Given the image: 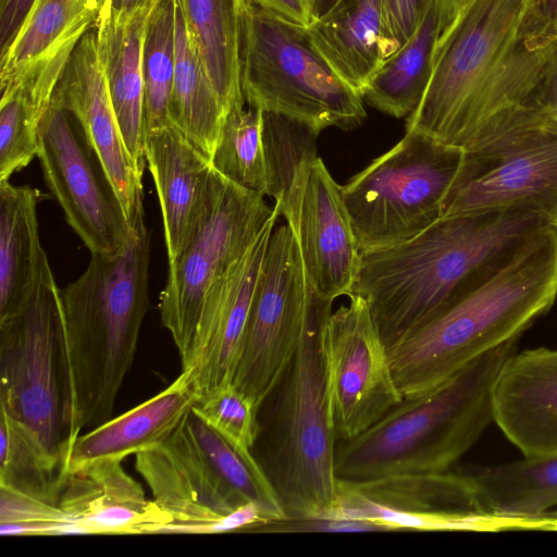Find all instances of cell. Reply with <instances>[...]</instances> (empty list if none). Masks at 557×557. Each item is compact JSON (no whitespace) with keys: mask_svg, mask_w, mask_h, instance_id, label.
Here are the masks:
<instances>
[{"mask_svg":"<svg viewBox=\"0 0 557 557\" xmlns=\"http://www.w3.org/2000/svg\"><path fill=\"white\" fill-rule=\"evenodd\" d=\"M151 10L101 8L95 24L99 60L126 148L138 171L146 168L143 45Z\"/></svg>","mask_w":557,"mask_h":557,"instance_id":"cell-21","label":"cell"},{"mask_svg":"<svg viewBox=\"0 0 557 557\" xmlns=\"http://www.w3.org/2000/svg\"><path fill=\"white\" fill-rule=\"evenodd\" d=\"M46 196L28 185L0 183V321L25 306L50 267L37 219Z\"/></svg>","mask_w":557,"mask_h":557,"instance_id":"cell-24","label":"cell"},{"mask_svg":"<svg viewBox=\"0 0 557 557\" xmlns=\"http://www.w3.org/2000/svg\"><path fill=\"white\" fill-rule=\"evenodd\" d=\"M320 299L307 277L290 226L285 223L274 227L257 278L232 382L259 408L283 377Z\"/></svg>","mask_w":557,"mask_h":557,"instance_id":"cell-12","label":"cell"},{"mask_svg":"<svg viewBox=\"0 0 557 557\" xmlns=\"http://www.w3.org/2000/svg\"><path fill=\"white\" fill-rule=\"evenodd\" d=\"M193 410L238 448L251 451L255 447L260 408L232 383L197 400Z\"/></svg>","mask_w":557,"mask_h":557,"instance_id":"cell-39","label":"cell"},{"mask_svg":"<svg viewBox=\"0 0 557 557\" xmlns=\"http://www.w3.org/2000/svg\"><path fill=\"white\" fill-rule=\"evenodd\" d=\"M255 531L261 532H385L387 529L368 520L307 518L272 521ZM388 532V531H387Z\"/></svg>","mask_w":557,"mask_h":557,"instance_id":"cell-42","label":"cell"},{"mask_svg":"<svg viewBox=\"0 0 557 557\" xmlns=\"http://www.w3.org/2000/svg\"><path fill=\"white\" fill-rule=\"evenodd\" d=\"M99 1H100V3H101V8H102L104 4H107V3H108V1H109V0H99Z\"/></svg>","mask_w":557,"mask_h":557,"instance_id":"cell-51","label":"cell"},{"mask_svg":"<svg viewBox=\"0 0 557 557\" xmlns=\"http://www.w3.org/2000/svg\"><path fill=\"white\" fill-rule=\"evenodd\" d=\"M341 0H313L314 17H321L330 12Z\"/></svg>","mask_w":557,"mask_h":557,"instance_id":"cell-48","label":"cell"},{"mask_svg":"<svg viewBox=\"0 0 557 557\" xmlns=\"http://www.w3.org/2000/svg\"><path fill=\"white\" fill-rule=\"evenodd\" d=\"M2 536L79 535L58 504L0 486Z\"/></svg>","mask_w":557,"mask_h":557,"instance_id":"cell-40","label":"cell"},{"mask_svg":"<svg viewBox=\"0 0 557 557\" xmlns=\"http://www.w3.org/2000/svg\"><path fill=\"white\" fill-rule=\"evenodd\" d=\"M33 0H0V52L11 44Z\"/></svg>","mask_w":557,"mask_h":557,"instance_id":"cell-45","label":"cell"},{"mask_svg":"<svg viewBox=\"0 0 557 557\" xmlns=\"http://www.w3.org/2000/svg\"><path fill=\"white\" fill-rule=\"evenodd\" d=\"M277 211L264 196L218 173L209 175L196 226L182 252L169 263L160 295L162 325L177 348L182 370L193 360L205 301L216 282L243 257Z\"/></svg>","mask_w":557,"mask_h":557,"instance_id":"cell-10","label":"cell"},{"mask_svg":"<svg viewBox=\"0 0 557 557\" xmlns=\"http://www.w3.org/2000/svg\"><path fill=\"white\" fill-rule=\"evenodd\" d=\"M494 417L523 456L557 453V349L517 350L506 360L494 389Z\"/></svg>","mask_w":557,"mask_h":557,"instance_id":"cell-19","label":"cell"},{"mask_svg":"<svg viewBox=\"0 0 557 557\" xmlns=\"http://www.w3.org/2000/svg\"><path fill=\"white\" fill-rule=\"evenodd\" d=\"M324 518L368 520L385 527L388 532L400 530L546 531L548 522L547 513L540 517H511L483 511L403 512L362 502L341 490H337L335 502Z\"/></svg>","mask_w":557,"mask_h":557,"instance_id":"cell-34","label":"cell"},{"mask_svg":"<svg viewBox=\"0 0 557 557\" xmlns=\"http://www.w3.org/2000/svg\"><path fill=\"white\" fill-rule=\"evenodd\" d=\"M548 226L522 211L442 216L407 242L361 253L351 295L367 301L389 347Z\"/></svg>","mask_w":557,"mask_h":557,"instance_id":"cell-1","label":"cell"},{"mask_svg":"<svg viewBox=\"0 0 557 557\" xmlns=\"http://www.w3.org/2000/svg\"><path fill=\"white\" fill-rule=\"evenodd\" d=\"M438 25L436 0L413 35L377 71L362 96L366 103L396 119L417 109L431 77Z\"/></svg>","mask_w":557,"mask_h":557,"instance_id":"cell-31","label":"cell"},{"mask_svg":"<svg viewBox=\"0 0 557 557\" xmlns=\"http://www.w3.org/2000/svg\"><path fill=\"white\" fill-rule=\"evenodd\" d=\"M149 262L150 233L143 223L123 250L91 255L83 274L61 289L70 447L85 428L112 418L149 310Z\"/></svg>","mask_w":557,"mask_h":557,"instance_id":"cell-3","label":"cell"},{"mask_svg":"<svg viewBox=\"0 0 557 557\" xmlns=\"http://www.w3.org/2000/svg\"><path fill=\"white\" fill-rule=\"evenodd\" d=\"M159 1L160 0H109L104 5L120 11H132L138 9L151 10Z\"/></svg>","mask_w":557,"mask_h":557,"instance_id":"cell-47","label":"cell"},{"mask_svg":"<svg viewBox=\"0 0 557 557\" xmlns=\"http://www.w3.org/2000/svg\"><path fill=\"white\" fill-rule=\"evenodd\" d=\"M556 16L557 0H527L519 39H528L537 45L557 41L554 38Z\"/></svg>","mask_w":557,"mask_h":557,"instance_id":"cell-43","label":"cell"},{"mask_svg":"<svg viewBox=\"0 0 557 557\" xmlns=\"http://www.w3.org/2000/svg\"><path fill=\"white\" fill-rule=\"evenodd\" d=\"M277 218L268 223L243 257L216 282L205 301L191 364L182 370L187 372L197 400L233 382L253 290Z\"/></svg>","mask_w":557,"mask_h":557,"instance_id":"cell-18","label":"cell"},{"mask_svg":"<svg viewBox=\"0 0 557 557\" xmlns=\"http://www.w3.org/2000/svg\"><path fill=\"white\" fill-rule=\"evenodd\" d=\"M463 149L417 132L341 186L361 253L411 239L442 218Z\"/></svg>","mask_w":557,"mask_h":557,"instance_id":"cell-8","label":"cell"},{"mask_svg":"<svg viewBox=\"0 0 557 557\" xmlns=\"http://www.w3.org/2000/svg\"><path fill=\"white\" fill-rule=\"evenodd\" d=\"M555 228H556V231H557V226H556Z\"/></svg>","mask_w":557,"mask_h":557,"instance_id":"cell-52","label":"cell"},{"mask_svg":"<svg viewBox=\"0 0 557 557\" xmlns=\"http://www.w3.org/2000/svg\"><path fill=\"white\" fill-rule=\"evenodd\" d=\"M197 400L187 372L125 413L79 434L71 446L65 470L75 472L100 461H122L163 443Z\"/></svg>","mask_w":557,"mask_h":557,"instance_id":"cell-23","label":"cell"},{"mask_svg":"<svg viewBox=\"0 0 557 557\" xmlns=\"http://www.w3.org/2000/svg\"><path fill=\"white\" fill-rule=\"evenodd\" d=\"M270 16L292 26L307 29L315 20L312 0H244Z\"/></svg>","mask_w":557,"mask_h":557,"instance_id":"cell-44","label":"cell"},{"mask_svg":"<svg viewBox=\"0 0 557 557\" xmlns=\"http://www.w3.org/2000/svg\"><path fill=\"white\" fill-rule=\"evenodd\" d=\"M556 298L557 231L548 226L387 348L404 399L433 389L485 352L518 339Z\"/></svg>","mask_w":557,"mask_h":557,"instance_id":"cell-2","label":"cell"},{"mask_svg":"<svg viewBox=\"0 0 557 557\" xmlns=\"http://www.w3.org/2000/svg\"><path fill=\"white\" fill-rule=\"evenodd\" d=\"M57 81L45 67H28L0 84V183L37 157L39 124Z\"/></svg>","mask_w":557,"mask_h":557,"instance_id":"cell-30","label":"cell"},{"mask_svg":"<svg viewBox=\"0 0 557 557\" xmlns=\"http://www.w3.org/2000/svg\"><path fill=\"white\" fill-rule=\"evenodd\" d=\"M188 34L226 114L245 104L236 0H177Z\"/></svg>","mask_w":557,"mask_h":557,"instance_id":"cell-27","label":"cell"},{"mask_svg":"<svg viewBox=\"0 0 557 557\" xmlns=\"http://www.w3.org/2000/svg\"><path fill=\"white\" fill-rule=\"evenodd\" d=\"M436 0H382L385 60L400 49Z\"/></svg>","mask_w":557,"mask_h":557,"instance_id":"cell-41","label":"cell"},{"mask_svg":"<svg viewBox=\"0 0 557 557\" xmlns=\"http://www.w3.org/2000/svg\"><path fill=\"white\" fill-rule=\"evenodd\" d=\"M307 277L324 300L349 297L360 267L350 218L338 185L322 159L309 168L293 221Z\"/></svg>","mask_w":557,"mask_h":557,"instance_id":"cell-17","label":"cell"},{"mask_svg":"<svg viewBox=\"0 0 557 557\" xmlns=\"http://www.w3.org/2000/svg\"><path fill=\"white\" fill-rule=\"evenodd\" d=\"M240 82L248 107L305 123L318 132L350 131L367 117L362 97L312 46L306 29L257 7L239 11Z\"/></svg>","mask_w":557,"mask_h":557,"instance_id":"cell-7","label":"cell"},{"mask_svg":"<svg viewBox=\"0 0 557 557\" xmlns=\"http://www.w3.org/2000/svg\"><path fill=\"white\" fill-rule=\"evenodd\" d=\"M535 96L557 122V46Z\"/></svg>","mask_w":557,"mask_h":557,"instance_id":"cell-46","label":"cell"},{"mask_svg":"<svg viewBox=\"0 0 557 557\" xmlns=\"http://www.w3.org/2000/svg\"><path fill=\"white\" fill-rule=\"evenodd\" d=\"M527 0H472L437 40L431 77L406 132L463 148L480 100L519 40Z\"/></svg>","mask_w":557,"mask_h":557,"instance_id":"cell-9","label":"cell"},{"mask_svg":"<svg viewBox=\"0 0 557 557\" xmlns=\"http://www.w3.org/2000/svg\"><path fill=\"white\" fill-rule=\"evenodd\" d=\"M481 511L540 517L557 506V453L461 469Z\"/></svg>","mask_w":557,"mask_h":557,"instance_id":"cell-26","label":"cell"},{"mask_svg":"<svg viewBox=\"0 0 557 557\" xmlns=\"http://www.w3.org/2000/svg\"><path fill=\"white\" fill-rule=\"evenodd\" d=\"M517 342L493 348L433 389L404 399L359 435L338 441L337 479L451 470L495 421L496 380Z\"/></svg>","mask_w":557,"mask_h":557,"instance_id":"cell-4","label":"cell"},{"mask_svg":"<svg viewBox=\"0 0 557 557\" xmlns=\"http://www.w3.org/2000/svg\"><path fill=\"white\" fill-rule=\"evenodd\" d=\"M313 1V0H312Z\"/></svg>","mask_w":557,"mask_h":557,"instance_id":"cell-53","label":"cell"},{"mask_svg":"<svg viewBox=\"0 0 557 557\" xmlns=\"http://www.w3.org/2000/svg\"><path fill=\"white\" fill-rule=\"evenodd\" d=\"M337 490L403 512L481 511L473 487L461 470L398 473L363 481L337 479Z\"/></svg>","mask_w":557,"mask_h":557,"instance_id":"cell-28","label":"cell"},{"mask_svg":"<svg viewBox=\"0 0 557 557\" xmlns=\"http://www.w3.org/2000/svg\"><path fill=\"white\" fill-rule=\"evenodd\" d=\"M236 3H237V7H238V10L240 11V9L244 5V0H236Z\"/></svg>","mask_w":557,"mask_h":557,"instance_id":"cell-50","label":"cell"},{"mask_svg":"<svg viewBox=\"0 0 557 557\" xmlns=\"http://www.w3.org/2000/svg\"><path fill=\"white\" fill-rule=\"evenodd\" d=\"M187 420L206 459L232 492L245 503L255 504L269 522L288 518L270 479L251 451L231 443L193 408Z\"/></svg>","mask_w":557,"mask_h":557,"instance_id":"cell-36","label":"cell"},{"mask_svg":"<svg viewBox=\"0 0 557 557\" xmlns=\"http://www.w3.org/2000/svg\"><path fill=\"white\" fill-rule=\"evenodd\" d=\"M332 301L313 307L297 350L268 397L260 425L261 461L288 518H323L337 492L335 437L329 409L322 344ZM257 438V440H258Z\"/></svg>","mask_w":557,"mask_h":557,"instance_id":"cell-5","label":"cell"},{"mask_svg":"<svg viewBox=\"0 0 557 557\" xmlns=\"http://www.w3.org/2000/svg\"><path fill=\"white\" fill-rule=\"evenodd\" d=\"M225 116L226 112L202 66L177 1L171 125L211 160Z\"/></svg>","mask_w":557,"mask_h":557,"instance_id":"cell-29","label":"cell"},{"mask_svg":"<svg viewBox=\"0 0 557 557\" xmlns=\"http://www.w3.org/2000/svg\"><path fill=\"white\" fill-rule=\"evenodd\" d=\"M145 156L158 194L171 262L182 252L196 226L211 160L172 125L146 133Z\"/></svg>","mask_w":557,"mask_h":557,"instance_id":"cell-22","label":"cell"},{"mask_svg":"<svg viewBox=\"0 0 557 557\" xmlns=\"http://www.w3.org/2000/svg\"><path fill=\"white\" fill-rule=\"evenodd\" d=\"M59 507L81 534H159L171 517L122 467L100 461L67 474Z\"/></svg>","mask_w":557,"mask_h":557,"instance_id":"cell-20","label":"cell"},{"mask_svg":"<svg viewBox=\"0 0 557 557\" xmlns=\"http://www.w3.org/2000/svg\"><path fill=\"white\" fill-rule=\"evenodd\" d=\"M306 32L333 71L362 97L385 62L382 0H341Z\"/></svg>","mask_w":557,"mask_h":557,"instance_id":"cell-25","label":"cell"},{"mask_svg":"<svg viewBox=\"0 0 557 557\" xmlns=\"http://www.w3.org/2000/svg\"><path fill=\"white\" fill-rule=\"evenodd\" d=\"M99 0H33L11 44L1 52L0 82L39 57L81 39L97 22Z\"/></svg>","mask_w":557,"mask_h":557,"instance_id":"cell-32","label":"cell"},{"mask_svg":"<svg viewBox=\"0 0 557 557\" xmlns=\"http://www.w3.org/2000/svg\"><path fill=\"white\" fill-rule=\"evenodd\" d=\"M554 38H555V40H557V16H556L555 24H554Z\"/></svg>","mask_w":557,"mask_h":557,"instance_id":"cell-49","label":"cell"},{"mask_svg":"<svg viewBox=\"0 0 557 557\" xmlns=\"http://www.w3.org/2000/svg\"><path fill=\"white\" fill-rule=\"evenodd\" d=\"M462 149L442 216L522 211L557 226V122L536 96L487 119Z\"/></svg>","mask_w":557,"mask_h":557,"instance_id":"cell-6","label":"cell"},{"mask_svg":"<svg viewBox=\"0 0 557 557\" xmlns=\"http://www.w3.org/2000/svg\"><path fill=\"white\" fill-rule=\"evenodd\" d=\"M320 132L297 120L262 111V140L267 169V196L289 224L312 162L319 158Z\"/></svg>","mask_w":557,"mask_h":557,"instance_id":"cell-33","label":"cell"},{"mask_svg":"<svg viewBox=\"0 0 557 557\" xmlns=\"http://www.w3.org/2000/svg\"><path fill=\"white\" fill-rule=\"evenodd\" d=\"M211 166L232 183L267 196L262 110L242 104L227 112Z\"/></svg>","mask_w":557,"mask_h":557,"instance_id":"cell-38","label":"cell"},{"mask_svg":"<svg viewBox=\"0 0 557 557\" xmlns=\"http://www.w3.org/2000/svg\"><path fill=\"white\" fill-rule=\"evenodd\" d=\"M44 180L91 255H115L133 230L120 199L74 115L53 98L39 124Z\"/></svg>","mask_w":557,"mask_h":557,"instance_id":"cell-13","label":"cell"},{"mask_svg":"<svg viewBox=\"0 0 557 557\" xmlns=\"http://www.w3.org/2000/svg\"><path fill=\"white\" fill-rule=\"evenodd\" d=\"M322 333L332 428L338 441L368 430L404 400L367 301L350 295Z\"/></svg>","mask_w":557,"mask_h":557,"instance_id":"cell-14","label":"cell"},{"mask_svg":"<svg viewBox=\"0 0 557 557\" xmlns=\"http://www.w3.org/2000/svg\"><path fill=\"white\" fill-rule=\"evenodd\" d=\"M82 126L132 230L145 223L143 173L122 137L99 60L95 25L81 38L52 96Z\"/></svg>","mask_w":557,"mask_h":557,"instance_id":"cell-16","label":"cell"},{"mask_svg":"<svg viewBox=\"0 0 557 557\" xmlns=\"http://www.w3.org/2000/svg\"><path fill=\"white\" fill-rule=\"evenodd\" d=\"M67 474L33 430L0 409V486L58 504Z\"/></svg>","mask_w":557,"mask_h":557,"instance_id":"cell-35","label":"cell"},{"mask_svg":"<svg viewBox=\"0 0 557 557\" xmlns=\"http://www.w3.org/2000/svg\"><path fill=\"white\" fill-rule=\"evenodd\" d=\"M135 460L152 499L172 519L165 534L255 531L269 523L255 504L245 503L219 478L187 416L163 443L137 453Z\"/></svg>","mask_w":557,"mask_h":557,"instance_id":"cell-15","label":"cell"},{"mask_svg":"<svg viewBox=\"0 0 557 557\" xmlns=\"http://www.w3.org/2000/svg\"><path fill=\"white\" fill-rule=\"evenodd\" d=\"M177 0H160L150 11L143 45L146 133L171 125L176 64Z\"/></svg>","mask_w":557,"mask_h":557,"instance_id":"cell-37","label":"cell"},{"mask_svg":"<svg viewBox=\"0 0 557 557\" xmlns=\"http://www.w3.org/2000/svg\"><path fill=\"white\" fill-rule=\"evenodd\" d=\"M63 336L61 288L49 267L25 306L0 321V409L65 466Z\"/></svg>","mask_w":557,"mask_h":557,"instance_id":"cell-11","label":"cell"}]
</instances>
